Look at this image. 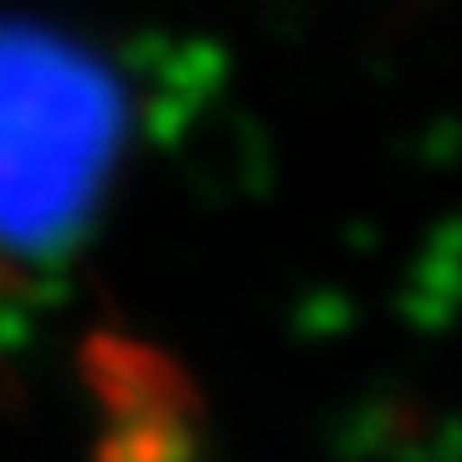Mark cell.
Returning a JSON list of instances; mask_svg holds the SVG:
<instances>
[{"label": "cell", "instance_id": "3", "mask_svg": "<svg viewBox=\"0 0 462 462\" xmlns=\"http://www.w3.org/2000/svg\"><path fill=\"white\" fill-rule=\"evenodd\" d=\"M0 252H5V247H0Z\"/></svg>", "mask_w": 462, "mask_h": 462}, {"label": "cell", "instance_id": "2", "mask_svg": "<svg viewBox=\"0 0 462 462\" xmlns=\"http://www.w3.org/2000/svg\"><path fill=\"white\" fill-rule=\"evenodd\" d=\"M83 375L108 421V457H180L196 447L200 396L165 349L98 329L83 345Z\"/></svg>", "mask_w": 462, "mask_h": 462}, {"label": "cell", "instance_id": "1", "mask_svg": "<svg viewBox=\"0 0 462 462\" xmlns=\"http://www.w3.org/2000/svg\"><path fill=\"white\" fill-rule=\"evenodd\" d=\"M124 149V88L78 42L0 21V247L62 252Z\"/></svg>", "mask_w": 462, "mask_h": 462}]
</instances>
